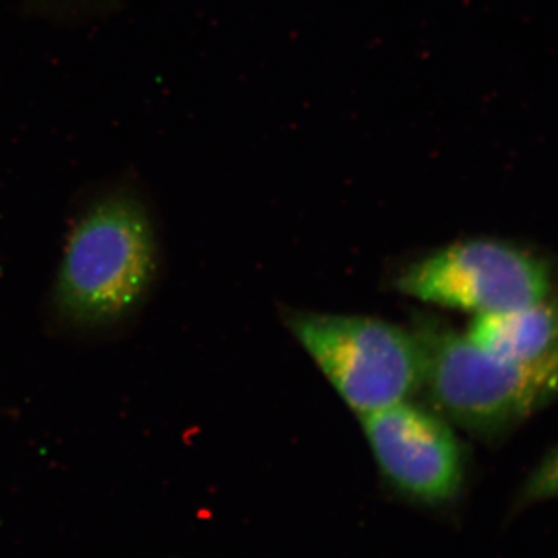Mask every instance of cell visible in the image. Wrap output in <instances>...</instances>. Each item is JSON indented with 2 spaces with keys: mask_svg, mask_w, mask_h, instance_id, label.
Here are the masks:
<instances>
[{
  "mask_svg": "<svg viewBox=\"0 0 558 558\" xmlns=\"http://www.w3.org/2000/svg\"><path fill=\"white\" fill-rule=\"evenodd\" d=\"M161 252L156 218L134 183L101 186L65 229L46 299L51 336L102 343L130 332L153 299Z\"/></svg>",
  "mask_w": 558,
  "mask_h": 558,
  "instance_id": "6da1fadb",
  "label": "cell"
},
{
  "mask_svg": "<svg viewBox=\"0 0 558 558\" xmlns=\"http://www.w3.org/2000/svg\"><path fill=\"white\" fill-rule=\"evenodd\" d=\"M413 330L432 409L472 435L498 438L558 400V357L497 359L435 318H418Z\"/></svg>",
  "mask_w": 558,
  "mask_h": 558,
  "instance_id": "7a4b0ae2",
  "label": "cell"
},
{
  "mask_svg": "<svg viewBox=\"0 0 558 558\" xmlns=\"http://www.w3.org/2000/svg\"><path fill=\"white\" fill-rule=\"evenodd\" d=\"M290 332L360 417L416 395L424 359L413 329L366 315H290Z\"/></svg>",
  "mask_w": 558,
  "mask_h": 558,
  "instance_id": "3957f363",
  "label": "cell"
},
{
  "mask_svg": "<svg viewBox=\"0 0 558 558\" xmlns=\"http://www.w3.org/2000/svg\"><path fill=\"white\" fill-rule=\"evenodd\" d=\"M396 288L422 303L484 315L546 299L553 271L545 259L510 242L475 238L410 264Z\"/></svg>",
  "mask_w": 558,
  "mask_h": 558,
  "instance_id": "277c9868",
  "label": "cell"
},
{
  "mask_svg": "<svg viewBox=\"0 0 558 558\" xmlns=\"http://www.w3.org/2000/svg\"><path fill=\"white\" fill-rule=\"evenodd\" d=\"M380 475L400 497L444 508L461 494L465 458L457 433L438 411L411 400L362 417Z\"/></svg>",
  "mask_w": 558,
  "mask_h": 558,
  "instance_id": "5b68a950",
  "label": "cell"
},
{
  "mask_svg": "<svg viewBox=\"0 0 558 558\" xmlns=\"http://www.w3.org/2000/svg\"><path fill=\"white\" fill-rule=\"evenodd\" d=\"M465 336L483 351L508 362L558 357V300L549 295L526 306L475 315Z\"/></svg>",
  "mask_w": 558,
  "mask_h": 558,
  "instance_id": "8992f818",
  "label": "cell"
},
{
  "mask_svg": "<svg viewBox=\"0 0 558 558\" xmlns=\"http://www.w3.org/2000/svg\"><path fill=\"white\" fill-rule=\"evenodd\" d=\"M550 499H558V447L529 475L521 488L520 505H535Z\"/></svg>",
  "mask_w": 558,
  "mask_h": 558,
  "instance_id": "52a82bcc",
  "label": "cell"
},
{
  "mask_svg": "<svg viewBox=\"0 0 558 558\" xmlns=\"http://www.w3.org/2000/svg\"><path fill=\"white\" fill-rule=\"evenodd\" d=\"M46 2L54 3V5H73L78 0H46Z\"/></svg>",
  "mask_w": 558,
  "mask_h": 558,
  "instance_id": "ba28073f",
  "label": "cell"
}]
</instances>
